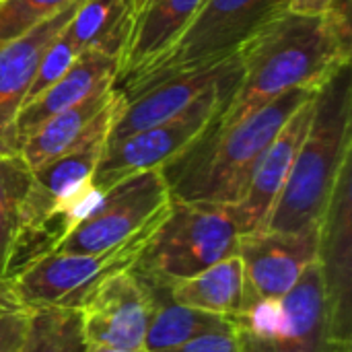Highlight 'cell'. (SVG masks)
I'll return each mask as SVG.
<instances>
[{
	"instance_id": "1",
	"label": "cell",
	"mask_w": 352,
	"mask_h": 352,
	"mask_svg": "<svg viewBox=\"0 0 352 352\" xmlns=\"http://www.w3.org/2000/svg\"><path fill=\"white\" fill-rule=\"evenodd\" d=\"M239 85L212 128H227L293 89L320 91L351 64L349 0L320 16L285 10L239 52Z\"/></svg>"
},
{
	"instance_id": "2",
	"label": "cell",
	"mask_w": 352,
	"mask_h": 352,
	"mask_svg": "<svg viewBox=\"0 0 352 352\" xmlns=\"http://www.w3.org/2000/svg\"><path fill=\"white\" fill-rule=\"evenodd\" d=\"M126 99L118 89L95 128L68 153L33 169L31 188L23 206L21 227L6 268V283L41 258L58 252L70 231L99 200L93 177L107 136Z\"/></svg>"
},
{
	"instance_id": "3",
	"label": "cell",
	"mask_w": 352,
	"mask_h": 352,
	"mask_svg": "<svg viewBox=\"0 0 352 352\" xmlns=\"http://www.w3.org/2000/svg\"><path fill=\"white\" fill-rule=\"evenodd\" d=\"M314 93L293 89L233 126H210L198 142L161 169L171 202L237 206L280 128Z\"/></svg>"
},
{
	"instance_id": "4",
	"label": "cell",
	"mask_w": 352,
	"mask_h": 352,
	"mask_svg": "<svg viewBox=\"0 0 352 352\" xmlns=\"http://www.w3.org/2000/svg\"><path fill=\"white\" fill-rule=\"evenodd\" d=\"M351 159L352 78L349 64L316 93L307 134L264 229L276 233L318 231L336 182Z\"/></svg>"
},
{
	"instance_id": "5",
	"label": "cell",
	"mask_w": 352,
	"mask_h": 352,
	"mask_svg": "<svg viewBox=\"0 0 352 352\" xmlns=\"http://www.w3.org/2000/svg\"><path fill=\"white\" fill-rule=\"evenodd\" d=\"M239 237L233 206L171 202L132 270L173 287L235 256Z\"/></svg>"
},
{
	"instance_id": "6",
	"label": "cell",
	"mask_w": 352,
	"mask_h": 352,
	"mask_svg": "<svg viewBox=\"0 0 352 352\" xmlns=\"http://www.w3.org/2000/svg\"><path fill=\"white\" fill-rule=\"evenodd\" d=\"M289 4L291 0H204L171 50L118 89L128 99L165 78L212 68L237 56L266 23L289 10Z\"/></svg>"
},
{
	"instance_id": "7",
	"label": "cell",
	"mask_w": 352,
	"mask_h": 352,
	"mask_svg": "<svg viewBox=\"0 0 352 352\" xmlns=\"http://www.w3.org/2000/svg\"><path fill=\"white\" fill-rule=\"evenodd\" d=\"M231 322L239 352H342L332 336L318 260L287 295L245 301Z\"/></svg>"
},
{
	"instance_id": "8",
	"label": "cell",
	"mask_w": 352,
	"mask_h": 352,
	"mask_svg": "<svg viewBox=\"0 0 352 352\" xmlns=\"http://www.w3.org/2000/svg\"><path fill=\"white\" fill-rule=\"evenodd\" d=\"M239 76L241 62L239 68L206 91L179 116L107 144L93 177L95 190L101 194L124 177L163 169L182 157L223 113L239 85Z\"/></svg>"
},
{
	"instance_id": "9",
	"label": "cell",
	"mask_w": 352,
	"mask_h": 352,
	"mask_svg": "<svg viewBox=\"0 0 352 352\" xmlns=\"http://www.w3.org/2000/svg\"><path fill=\"white\" fill-rule=\"evenodd\" d=\"M167 210L142 231L134 233L132 237L109 250L97 254L54 252L41 258L19 276L8 280L12 295L29 309L80 307L85 297L105 278L130 270L138 262L142 250L146 248L151 235L155 233Z\"/></svg>"
},
{
	"instance_id": "10",
	"label": "cell",
	"mask_w": 352,
	"mask_h": 352,
	"mask_svg": "<svg viewBox=\"0 0 352 352\" xmlns=\"http://www.w3.org/2000/svg\"><path fill=\"white\" fill-rule=\"evenodd\" d=\"M171 204L161 169L142 171L101 192L95 206L70 231L58 252L97 254L109 250L159 219Z\"/></svg>"
},
{
	"instance_id": "11",
	"label": "cell",
	"mask_w": 352,
	"mask_h": 352,
	"mask_svg": "<svg viewBox=\"0 0 352 352\" xmlns=\"http://www.w3.org/2000/svg\"><path fill=\"white\" fill-rule=\"evenodd\" d=\"M318 266L336 346L352 352V159L318 227Z\"/></svg>"
},
{
	"instance_id": "12",
	"label": "cell",
	"mask_w": 352,
	"mask_h": 352,
	"mask_svg": "<svg viewBox=\"0 0 352 352\" xmlns=\"http://www.w3.org/2000/svg\"><path fill=\"white\" fill-rule=\"evenodd\" d=\"M237 256L243 264L245 301L287 295L318 260V231L276 233L254 231L239 237Z\"/></svg>"
},
{
	"instance_id": "13",
	"label": "cell",
	"mask_w": 352,
	"mask_h": 352,
	"mask_svg": "<svg viewBox=\"0 0 352 352\" xmlns=\"http://www.w3.org/2000/svg\"><path fill=\"white\" fill-rule=\"evenodd\" d=\"M78 309L89 346L142 351L148 299L132 268L105 278L85 297Z\"/></svg>"
},
{
	"instance_id": "14",
	"label": "cell",
	"mask_w": 352,
	"mask_h": 352,
	"mask_svg": "<svg viewBox=\"0 0 352 352\" xmlns=\"http://www.w3.org/2000/svg\"><path fill=\"white\" fill-rule=\"evenodd\" d=\"M235 68H239V54L212 68L184 72L155 82L128 99L124 97L126 103L111 126L107 144L179 116L206 91L227 78Z\"/></svg>"
},
{
	"instance_id": "15",
	"label": "cell",
	"mask_w": 352,
	"mask_h": 352,
	"mask_svg": "<svg viewBox=\"0 0 352 352\" xmlns=\"http://www.w3.org/2000/svg\"><path fill=\"white\" fill-rule=\"evenodd\" d=\"M318 93V91H316ZM316 93L307 97L297 111L287 120V124L280 128L264 157L260 159L254 177L250 182V188L243 196V200L233 206L237 227L241 235L262 231L285 184L291 173V167L295 163V157L303 144V138L307 134L314 105H316Z\"/></svg>"
},
{
	"instance_id": "16",
	"label": "cell",
	"mask_w": 352,
	"mask_h": 352,
	"mask_svg": "<svg viewBox=\"0 0 352 352\" xmlns=\"http://www.w3.org/2000/svg\"><path fill=\"white\" fill-rule=\"evenodd\" d=\"M80 2L39 23L25 35L0 45V151L19 153L16 116L25 103L39 60L60 31L70 23Z\"/></svg>"
},
{
	"instance_id": "17",
	"label": "cell",
	"mask_w": 352,
	"mask_h": 352,
	"mask_svg": "<svg viewBox=\"0 0 352 352\" xmlns=\"http://www.w3.org/2000/svg\"><path fill=\"white\" fill-rule=\"evenodd\" d=\"M204 0H146L132 16L128 39L120 54L116 87L140 76L188 29Z\"/></svg>"
},
{
	"instance_id": "18",
	"label": "cell",
	"mask_w": 352,
	"mask_h": 352,
	"mask_svg": "<svg viewBox=\"0 0 352 352\" xmlns=\"http://www.w3.org/2000/svg\"><path fill=\"white\" fill-rule=\"evenodd\" d=\"M118 68H120L118 54L99 47H91L82 52L60 80H56L50 89H45L41 95H37L33 101L25 103L19 109L16 124H14L16 144L21 146V142L52 116L87 99L89 95H93L103 87L116 85Z\"/></svg>"
},
{
	"instance_id": "19",
	"label": "cell",
	"mask_w": 352,
	"mask_h": 352,
	"mask_svg": "<svg viewBox=\"0 0 352 352\" xmlns=\"http://www.w3.org/2000/svg\"><path fill=\"white\" fill-rule=\"evenodd\" d=\"M116 93H118L116 85L103 87L93 95H89L87 99L52 116L33 134H29L19 146V153L29 165V169L33 171L50 163L52 159L68 153L80 140H85L87 134L99 122L105 107L116 97Z\"/></svg>"
},
{
	"instance_id": "20",
	"label": "cell",
	"mask_w": 352,
	"mask_h": 352,
	"mask_svg": "<svg viewBox=\"0 0 352 352\" xmlns=\"http://www.w3.org/2000/svg\"><path fill=\"white\" fill-rule=\"evenodd\" d=\"M136 276L142 283L148 299V322L142 344L144 352H177L198 334L223 326L231 320L179 305L171 295V287L140 274Z\"/></svg>"
},
{
	"instance_id": "21",
	"label": "cell",
	"mask_w": 352,
	"mask_h": 352,
	"mask_svg": "<svg viewBox=\"0 0 352 352\" xmlns=\"http://www.w3.org/2000/svg\"><path fill=\"white\" fill-rule=\"evenodd\" d=\"M171 295L179 305L212 316L233 318L239 314L245 295L243 264L237 254L229 256L196 276L173 285Z\"/></svg>"
},
{
	"instance_id": "22",
	"label": "cell",
	"mask_w": 352,
	"mask_h": 352,
	"mask_svg": "<svg viewBox=\"0 0 352 352\" xmlns=\"http://www.w3.org/2000/svg\"><path fill=\"white\" fill-rule=\"evenodd\" d=\"M132 0H80L66 33L80 54L99 47L120 56L132 27Z\"/></svg>"
},
{
	"instance_id": "23",
	"label": "cell",
	"mask_w": 352,
	"mask_h": 352,
	"mask_svg": "<svg viewBox=\"0 0 352 352\" xmlns=\"http://www.w3.org/2000/svg\"><path fill=\"white\" fill-rule=\"evenodd\" d=\"M31 177L33 171L21 153L0 151V280H6V268L21 227Z\"/></svg>"
},
{
	"instance_id": "24",
	"label": "cell",
	"mask_w": 352,
	"mask_h": 352,
	"mask_svg": "<svg viewBox=\"0 0 352 352\" xmlns=\"http://www.w3.org/2000/svg\"><path fill=\"white\" fill-rule=\"evenodd\" d=\"M78 307L31 309V324L21 352H87Z\"/></svg>"
},
{
	"instance_id": "25",
	"label": "cell",
	"mask_w": 352,
	"mask_h": 352,
	"mask_svg": "<svg viewBox=\"0 0 352 352\" xmlns=\"http://www.w3.org/2000/svg\"><path fill=\"white\" fill-rule=\"evenodd\" d=\"M76 2L80 0H0V45L25 35Z\"/></svg>"
},
{
	"instance_id": "26",
	"label": "cell",
	"mask_w": 352,
	"mask_h": 352,
	"mask_svg": "<svg viewBox=\"0 0 352 352\" xmlns=\"http://www.w3.org/2000/svg\"><path fill=\"white\" fill-rule=\"evenodd\" d=\"M80 56V52L74 47L72 39L66 33V27L60 31V35L50 43V47L43 52L37 72L33 76V82L29 87V93L25 97V103L33 101L37 95H41L45 89H50L56 80L64 76V72L74 64V60ZM23 103V105H25Z\"/></svg>"
},
{
	"instance_id": "27",
	"label": "cell",
	"mask_w": 352,
	"mask_h": 352,
	"mask_svg": "<svg viewBox=\"0 0 352 352\" xmlns=\"http://www.w3.org/2000/svg\"><path fill=\"white\" fill-rule=\"evenodd\" d=\"M31 324V309L14 295L0 299V352H21Z\"/></svg>"
},
{
	"instance_id": "28",
	"label": "cell",
	"mask_w": 352,
	"mask_h": 352,
	"mask_svg": "<svg viewBox=\"0 0 352 352\" xmlns=\"http://www.w3.org/2000/svg\"><path fill=\"white\" fill-rule=\"evenodd\" d=\"M177 352H239L237 338L233 332V322L229 320L223 326H217L212 330L198 334Z\"/></svg>"
},
{
	"instance_id": "29",
	"label": "cell",
	"mask_w": 352,
	"mask_h": 352,
	"mask_svg": "<svg viewBox=\"0 0 352 352\" xmlns=\"http://www.w3.org/2000/svg\"><path fill=\"white\" fill-rule=\"evenodd\" d=\"M336 0H291L289 10L295 14H305V16H320L326 14Z\"/></svg>"
},
{
	"instance_id": "30",
	"label": "cell",
	"mask_w": 352,
	"mask_h": 352,
	"mask_svg": "<svg viewBox=\"0 0 352 352\" xmlns=\"http://www.w3.org/2000/svg\"><path fill=\"white\" fill-rule=\"evenodd\" d=\"M87 352H144V351H126V349H111V346H89Z\"/></svg>"
},
{
	"instance_id": "31",
	"label": "cell",
	"mask_w": 352,
	"mask_h": 352,
	"mask_svg": "<svg viewBox=\"0 0 352 352\" xmlns=\"http://www.w3.org/2000/svg\"><path fill=\"white\" fill-rule=\"evenodd\" d=\"M10 295H12L10 285H8L6 280H0V299H2V297H10Z\"/></svg>"
},
{
	"instance_id": "32",
	"label": "cell",
	"mask_w": 352,
	"mask_h": 352,
	"mask_svg": "<svg viewBox=\"0 0 352 352\" xmlns=\"http://www.w3.org/2000/svg\"><path fill=\"white\" fill-rule=\"evenodd\" d=\"M144 2H146V0H132V12H136ZM132 16H134V14H132Z\"/></svg>"
}]
</instances>
